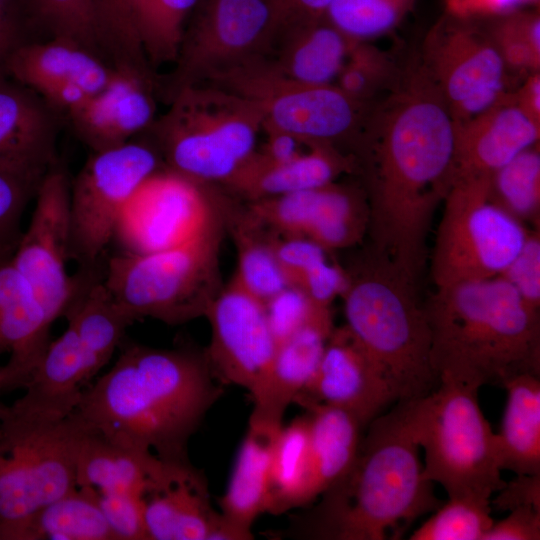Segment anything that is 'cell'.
Segmentation results:
<instances>
[{"label": "cell", "instance_id": "6da1fadb", "mask_svg": "<svg viewBox=\"0 0 540 540\" xmlns=\"http://www.w3.org/2000/svg\"><path fill=\"white\" fill-rule=\"evenodd\" d=\"M372 102L351 153L363 176L371 248L417 281L438 205L455 176L456 124L423 68Z\"/></svg>", "mask_w": 540, "mask_h": 540}, {"label": "cell", "instance_id": "7a4b0ae2", "mask_svg": "<svg viewBox=\"0 0 540 540\" xmlns=\"http://www.w3.org/2000/svg\"><path fill=\"white\" fill-rule=\"evenodd\" d=\"M220 384L204 352L129 343L70 415L118 446L189 463L188 442L223 393Z\"/></svg>", "mask_w": 540, "mask_h": 540}, {"label": "cell", "instance_id": "3957f363", "mask_svg": "<svg viewBox=\"0 0 540 540\" xmlns=\"http://www.w3.org/2000/svg\"><path fill=\"white\" fill-rule=\"evenodd\" d=\"M415 400V399H414ZM414 400L397 401L368 424L349 470L296 520L294 535L326 540L395 538L441 504L423 472Z\"/></svg>", "mask_w": 540, "mask_h": 540}, {"label": "cell", "instance_id": "277c9868", "mask_svg": "<svg viewBox=\"0 0 540 540\" xmlns=\"http://www.w3.org/2000/svg\"><path fill=\"white\" fill-rule=\"evenodd\" d=\"M424 307L438 378L480 388L540 375L539 310L501 275L438 288Z\"/></svg>", "mask_w": 540, "mask_h": 540}, {"label": "cell", "instance_id": "5b68a950", "mask_svg": "<svg viewBox=\"0 0 540 540\" xmlns=\"http://www.w3.org/2000/svg\"><path fill=\"white\" fill-rule=\"evenodd\" d=\"M345 273V326L381 370L397 401L433 392L439 378L417 281L371 247Z\"/></svg>", "mask_w": 540, "mask_h": 540}, {"label": "cell", "instance_id": "8992f818", "mask_svg": "<svg viewBox=\"0 0 540 540\" xmlns=\"http://www.w3.org/2000/svg\"><path fill=\"white\" fill-rule=\"evenodd\" d=\"M144 133L163 165L196 181L224 185L258 145L263 121L249 100L222 87L182 86Z\"/></svg>", "mask_w": 540, "mask_h": 540}, {"label": "cell", "instance_id": "52a82bcc", "mask_svg": "<svg viewBox=\"0 0 540 540\" xmlns=\"http://www.w3.org/2000/svg\"><path fill=\"white\" fill-rule=\"evenodd\" d=\"M223 211L203 232L179 245L151 252L123 250L107 259L103 282L133 322L152 318L177 325L205 316L220 291Z\"/></svg>", "mask_w": 540, "mask_h": 540}, {"label": "cell", "instance_id": "ba28073f", "mask_svg": "<svg viewBox=\"0 0 540 540\" xmlns=\"http://www.w3.org/2000/svg\"><path fill=\"white\" fill-rule=\"evenodd\" d=\"M83 434L71 415L49 418L0 403V540H15L38 510L77 487Z\"/></svg>", "mask_w": 540, "mask_h": 540}, {"label": "cell", "instance_id": "9c48e42d", "mask_svg": "<svg viewBox=\"0 0 540 540\" xmlns=\"http://www.w3.org/2000/svg\"><path fill=\"white\" fill-rule=\"evenodd\" d=\"M478 390L440 377L433 392L414 400L413 423L425 453L424 475L440 484L448 498L491 499L505 484L495 433L480 408Z\"/></svg>", "mask_w": 540, "mask_h": 540}, {"label": "cell", "instance_id": "30bf717a", "mask_svg": "<svg viewBox=\"0 0 540 540\" xmlns=\"http://www.w3.org/2000/svg\"><path fill=\"white\" fill-rule=\"evenodd\" d=\"M491 175L455 177L443 201L431 276L436 289L499 276L529 232L492 199Z\"/></svg>", "mask_w": 540, "mask_h": 540}, {"label": "cell", "instance_id": "8fae6325", "mask_svg": "<svg viewBox=\"0 0 540 540\" xmlns=\"http://www.w3.org/2000/svg\"><path fill=\"white\" fill-rule=\"evenodd\" d=\"M252 102L263 130L292 134L307 144L326 143L351 153L370 103L358 101L335 83L304 84L275 70L264 55L210 81ZM347 152V151H345Z\"/></svg>", "mask_w": 540, "mask_h": 540}, {"label": "cell", "instance_id": "7c38bea8", "mask_svg": "<svg viewBox=\"0 0 540 540\" xmlns=\"http://www.w3.org/2000/svg\"><path fill=\"white\" fill-rule=\"evenodd\" d=\"M163 166L146 137L92 152L70 186V259L80 272L97 271L129 200Z\"/></svg>", "mask_w": 540, "mask_h": 540}, {"label": "cell", "instance_id": "4fadbf2b", "mask_svg": "<svg viewBox=\"0 0 540 540\" xmlns=\"http://www.w3.org/2000/svg\"><path fill=\"white\" fill-rule=\"evenodd\" d=\"M271 33L266 0H197L161 94L167 100L182 86L206 83L266 54Z\"/></svg>", "mask_w": 540, "mask_h": 540}, {"label": "cell", "instance_id": "5bb4252c", "mask_svg": "<svg viewBox=\"0 0 540 540\" xmlns=\"http://www.w3.org/2000/svg\"><path fill=\"white\" fill-rule=\"evenodd\" d=\"M422 66L455 124L485 111L505 94V62L489 34L446 16L431 29Z\"/></svg>", "mask_w": 540, "mask_h": 540}, {"label": "cell", "instance_id": "9a60e30c", "mask_svg": "<svg viewBox=\"0 0 540 540\" xmlns=\"http://www.w3.org/2000/svg\"><path fill=\"white\" fill-rule=\"evenodd\" d=\"M214 185L161 167L129 200L115 237L120 236L125 250L132 252L162 250L190 240L223 211Z\"/></svg>", "mask_w": 540, "mask_h": 540}, {"label": "cell", "instance_id": "2e32d148", "mask_svg": "<svg viewBox=\"0 0 540 540\" xmlns=\"http://www.w3.org/2000/svg\"><path fill=\"white\" fill-rule=\"evenodd\" d=\"M70 186L68 174L57 160L38 186L29 224L12 256L51 323L65 314L76 287V279L66 268L70 259Z\"/></svg>", "mask_w": 540, "mask_h": 540}, {"label": "cell", "instance_id": "e0dca14e", "mask_svg": "<svg viewBox=\"0 0 540 540\" xmlns=\"http://www.w3.org/2000/svg\"><path fill=\"white\" fill-rule=\"evenodd\" d=\"M205 316L211 339L204 354L213 374L222 384L247 389L255 401L267 383L277 349L264 304L232 279Z\"/></svg>", "mask_w": 540, "mask_h": 540}, {"label": "cell", "instance_id": "ac0fdd59", "mask_svg": "<svg viewBox=\"0 0 540 540\" xmlns=\"http://www.w3.org/2000/svg\"><path fill=\"white\" fill-rule=\"evenodd\" d=\"M113 63L144 70L173 64L197 0H94Z\"/></svg>", "mask_w": 540, "mask_h": 540}, {"label": "cell", "instance_id": "d6986e66", "mask_svg": "<svg viewBox=\"0 0 540 540\" xmlns=\"http://www.w3.org/2000/svg\"><path fill=\"white\" fill-rule=\"evenodd\" d=\"M115 67L66 40L26 42L5 64L9 77L38 95L60 116H67L108 83Z\"/></svg>", "mask_w": 540, "mask_h": 540}, {"label": "cell", "instance_id": "ffe728a7", "mask_svg": "<svg viewBox=\"0 0 540 540\" xmlns=\"http://www.w3.org/2000/svg\"><path fill=\"white\" fill-rule=\"evenodd\" d=\"M394 401L385 376L344 325L333 329L316 375L294 403L342 409L364 428Z\"/></svg>", "mask_w": 540, "mask_h": 540}, {"label": "cell", "instance_id": "44dd1931", "mask_svg": "<svg viewBox=\"0 0 540 540\" xmlns=\"http://www.w3.org/2000/svg\"><path fill=\"white\" fill-rule=\"evenodd\" d=\"M157 75L115 67L103 89L66 117L92 152L123 145L144 134L156 119Z\"/></svg>", "mask_w": 540, "mask_h": 540}, {"label": "cell", "instance_id": "7402d4cb", "mask_svg": "<svg viewBox=\"0 0 540 540\" xmlns=\"http://www.w3.org/2000/svg\"><path fill=\"white\" fill-rule=\"evenodd\" d=\"M143 499L148 540H218L222 514L212 508L205 478L190 462L167 463Z\"/></svg>", "mask_w": 540, "mask_h": 540}, {"label": "cell", "instance_id": "603a6c76", "mask_svg": "<svg viewBox=\"0 0 540 540\" xmlns=\"http://www.w3.org/2000/svg\"><path fill=\"white\" fill-rule=\"evenodd\" d=\"M15 248L0 251V354H10L0 367V391L25 387L50 342L53 324L14 266Z\"/></svg>", "mask_w": 540, "mask_h": 540}, {"label": "cell", "instance_id": "cb8c5ba5", "mask_svg": "<svg viewBox=\"0 0 540 540\" xmlns=\"http://www.w3.org/2000/svg\"><path fill=\"white\" fill-rule=\"evenodd\" d=\"M540 125L504 94L494 105L456 124L455 177L492 175L515 156L535 146Z\"/></svg>", "mask_w": 540, "mask_h": 540}, {"label": "cell", "instance_id": "d4e9b609", "mask_svg": "<svg viewBox=\"0 0 540 540\" xmlns=\"http://www.w3.org/2000/svg\"><path fill=\"white\" fill-rule=\"evenodd\" d=\"M59 117L30 89L0 73V166L45 174L58 160Z\"/></svg>", "mask_w": 540, "mask_h": 540}, {"label": "cell", "instance_id": "484cf974", "mask_svg": "<svg viewBox=\"0 0 540 540\" xmlns=\"http://www.w3.org/2000/svg\"><path fill=\"white\" fill-rule=\"evenodd\" d=\"M357 172L355 157L334 145L311 143L292 160L272 163L255 151L223 186L254 201L323 187L344 173Z\"/></svg>", "mask_w": 540, "mask_h": 540}, {"label": "cell", "instance_id": "4316f807", "mask_svg": "<svg viewBox=\"0 0 540 540\" xmlns=\"http://www.w3.org/2000/svg\"><path fill=\"white\" fill-rule=\"evenodd\" d=\"M334 329L330 311L323 313L277 345L272 368L249 421L282 426L288 406L308 387Z\"/></svg>", "mask_w": 540, "mask_h": 540}, {"label": "cell", "instance_id": "83f0119b", "mask_svg": "<svg viewBox=\"0 0 540 540\" xmlns=\"http://www.w3.org/2000/svg\"><path fill=\"white\" fill-rule=\"evenodd\" d=\"M356 41L324 16L275 32L265 57L275 70L292 80L332 84Z\"/></svg>", "mask_w": 540, "mask_h": 540}, {"label": "cell", "instance_id": "f1b7e54d", "mask_svg": "<svg viewBox=\"0 0 540 540\" xmlns=\"http://www.w3.org/2000/svg\"><path fill=\"white\" fill-rule=\"evenodd\" d=\"M97 374L90 354L68 324L61 336L49 342L24 395L15 403L38 415L64 418L77 406L84 385Z\"/></svg>", "mask_w": 540, "mask_h": 540}, {"label": "cell", "instance_id": "f546056e", "mask_svg": "<svg viewBox=\"0 0 540 540\" xmlns=\"http://www.w3.org/2000/svg\"><path fill=\"white\" fill-rule=\"evenodd\" d=\"M281 427L249 421L229 484L219 501L224 519L250 539L253 523L266 513L273 447Z\"/></svg>", "mask_w": 540, "mask_h": 540}, {"label": "cell", "instance_id": "4dcf8cb0", "mask_svg": "<svg viewBox=\"0 0 540 540\" xmlns=\"http://www.w3.org/2000/svg\"><path fill=\"white\" fill-rule=\"evenodd\" d=\"M165 467L152 454L118 446L104 436L84 431L76 459V483L99 493L132 492L144 496Z\"/></svg>", "mask_w": 540, "mask_h": 540}, {"label": "cell", "instance_id": "1f68e13d", "mask_svg": "<svg viewBox=\"0 0 540 540\" xmlns=\"http://www.w3.org/2000/svg\"><path fill=\"white\" fill-rule=\"evenodd\" d=\"M501 429L495 434L501 470L540 474V379L524 373L508 380Z\"/></svg>", "mask_w": 540, "mask_h": 540}, {"label": "cell", "instance_id": "d6a6232c", "mask_svg": "<svg viewBox=\"0 0 540 540\" xmlns=\"http://www.w3.org/2000/svg\"><path fill=\"white\" fill-rule=\"evenodd\" d=\"M90 354L98 372L122 343L132 323L97 271L79 273L73 298L64 314Z\"/></svg>", "mask_w": 540, "mask_h": 540}, {"label": "cell", "instance_id": "836d02e7", "mask_svg": "<svg viewBox=\"0 0 540 540\" xmlns=\"http://www.w3.org/2000/svg\"><path fill=\"white\" fill-rule=\"evenodd\" d=\"M309 415L310 462L314 500L351 467L363 426L348 412L324 405L305 407Z\"/></svg>", "mask_w": 540, "mask_h": 540}, {"label": "cell", "instance_id": "e575fe53", "mask_svg": "<svg viewBox=\"0 0 540 540\" xmlns=\"http://www.w3.org/2000/svg\"><path fill=\"white\" fill-rule=\"evenodd\" d=\"M309 426L306 412L278 432L272 453L266 513L279 515L314 501Z\"/></svg>", "mask_w": 540, "mask_h": 540}, {"label": "cell", "instance_id": "d590c367", "mask_svg": "<svg viewBox=\"0 0 540 540\" xmlns=\"http://www.w3.org/2000/svg\"><path fill=\"white\" fill-rule=\"evenodd\" d=\"M15 540H115L97 491L77 486L38 510Z\"/></svg>", "mask_w": 540, "mask_h": 540}, {"label": "cell", "instance_id": "8d00e7d4", "mask_svg": "<svg viewBox=\"0 0 540 540\" xmlns=\"http://www.w3.org/2000/svg\"><path fill=\"white\" fill-rule=\"evenodd\" d=\"M369 207L363 187L332 182L319 188L305 237L324 250L352 246L368 233Z\"/></svg>", "mask_w": 540, "mask_h": 540}, {"label": "cell", "instance_id": "74e56055", "mask_svg": "<svg viewBox=\"0 0 540 540\" xmlns=\"http://www.w3.org/2000/svg\"><path fill=\"white\" fill-rule=\"evenodd\" d=\"M232 222L238 254V268L233 279L265 304L291 285L273 250L270 231L247 210Z\"/></svg>", "mask_w": 540, "mask_h": 540}, {"label": "cell", "instance_id": "f35d334b", "mask_svg": "<svg viewBox=\"0 0 540 540\" xmlns=\"http://www.w3.org/2000/svg\"><path fill=\"white\" fill-rule=\"evenodd\" d=\"M41 39L72 42L112 65L94 0H24Z\"/></svg>", "mask_w": 540, "mask_h": 540}, {"label": "cell", "instance_id": "ab89813d", "mask_svg": "<svg viewBox=\"0 0 540 540\" xmlns=\"http://www.w3.org/2000/svg\"><path fill=\"white\" fill-rule=\"evenodd\" d=\"M491 199L518 219L539 222L540 154L535 146L515 156L491 175Z\"/></svg>", "mask_w": 540, "mask_h": 540}, {"label": "cell", "instance_id": "60d3db41", "mask_svg": "<svg viewBox=\"0 0 540 540\" xmlns=\"http://www.w3.org/2000/svg\"><path fill=\"white\" fill-rule=\"evenodd\" d=\"M433 512L410 540H482L494 522L490 499L448 498Z\"/></svg>", "mask_w": 540, "mask_h": 540}, {"label": "cell", "instance_id": "b9f144b4", "mask_svg": "<svg viewBox=\"0 0 540 540\" xmlns=\"http://www.w3.org/2000/svg\"><path fill=\"white\" fill-rule=\"evenodd\" d=\"M416 0H333L327 18L357 41L383 35L395 28Z\"/></svg>", "mask_w": 540, "mask_h": 540}, {"label": "cell", "instance_id": "7bdbcfd3", "mask_svg": "<svg viewBox=\"0 0 540 540\" xmlns=\"http://www.w3.org/2000/svg\"><path fill=\"white\" fill-rule=\"evenodd\" d=\"M490 38L506 67L536 72L540 63V17L536 11L511 12L493 23Z\"/></svg>", "mask_w": 540, "mask_h": 540}, {"label": "cell", "instance_id": "ee69618b", "mask_svg": "<svg viewBox=\"0 0 540 540\" xmlns=\"http://www.w3.org/2000/svg\"><path fill=\"white\" fill-rule=\"evenodd\" d=\"M397 77L386 55L366 41H356L335 80V84L350 97L365 103Z\"/></svg>", "mask_w": 540, "mask_h": 540}, {"label": "cell", "instance_id": "f6af8a7d", "mask_svg": "<svg viewBox=\"0 0 540 540\" xmlns=\"http://www.w3.org/2000/svg\"><path fill=\"white\" fill-rule=\"evenodd\" d=\"M45 174L0 166V251L17 246L24 210Z\"/></svg>", "mask_w": 540, "mask_h": 540}, {"label": "cell", "instance_id": "bcb514c9", "mask_svg": "<svg viewBox=\"0 0 540 540\" xmlns=\"http://www.w3.org/2000/svg\"><path fill=\"white\" fill-rule=\"evenodd\" d=\"M265 312L277 345L330 308L315 305L298 286L290 285L269 299Z\"/></svg>", "mask_w": 540, "mask_h": 540}, {"label": "cell", "instance_id": "7dc6e473", "mask_svg": "<svg viewBox=\"0 0 540 540\" xmlns=\"http://www.w3.org/2000/svg\"><path fill=\"white\" fill-rule=\"evenodd\" d=\"M97 494L99 506L115 540H148L142 495L132 492Z\"/></svg>", "mask_w": 540, "mask_h": 540}, {"label": "cell", "instance_id": "c3c4849f", "mask_svg": "<svg viewBox=\"0 0 540 540\" xmlns=\"http://www.w3.org/2000/svg\"><path fill=\"white\" fill-rule=\"evenodd\" d=\"M270 234L275 255L291 285L299 287L312 269L327 260V251L307 237Z\"/></svg>", "mask_w": 540, "mask_h": 540}, {"label": "cell", "instance_id": "681fc988", "mask_svg": "<svg viewBox=\"0 0 540 540\" xmlns=\"http://www.w3.org/2000/svg\"><path fill=\"white\" fill-rule=\"evenodd\" d=\"M531 307L540 305L539 229L529 232L520 252L501 274Z\"/></svg>", "mask_w": 540, "mask_h": 540}, {"label": "cell", "instance_id": "f907efd6", "mask_svg": "<svg viewBox=\"0 0 540 540\" xmlns=\"http://www.w3.org/2000/svg\"><path fill=\"white\" fill-rule=\"evenodd\" d=\"M41 39L24 0H0V73L22 44Z\"/></svg>", "mask_w": 540, "mask_h": 540}, {"label": "cell", "instance_id": "816d5d0a", "mask_svg": "<svg viewBox=\"0 0 540 540\" xmlns=\"http://www.w3.org/2000/svg\"><path fill=\"white\" fill-rule=\"evenodd\" d=\"M540 510L518 507L498 522H493L482 540H539Z\"/></svg>", "mask_w": 540, "mask_h": 540}, {"label": "cell", "instance_id": "f5cc1de1", "mask_svg": "<svg viewBox=\"0 0 540 540\" xmlns=\"http://www.w3.org/2000/svg\"><path fill=\"white\" fill-rule=\"evenodd\" d=\"M266 1L271 13L272 37L275 32L287 26L326 16L333 0Z\"/></svg>", "mask_w": 540, "mask_h": 540}, {"label": "cell", "instance_id": "db71d44e", "mask_svg": "<svg viewBox=\"0 0 540 540\" xmlns=\"http://www.w3.org/2000/svg\"><path fill=\"white\" fill-rule=\"evenodd\" d=\"M497 492V497L490 499V505L498 511L518 507L540 510V474H518Z\"/></svg>", "mask_w": 540, "mask_h": 540}, {"label": "cell", "instance_id": "11a10c76", "mask_svg": "<svg viewBox=\"0 0 540 540\" xmlns=\"http://www.w3.org/2000/svg\"><path fill=\"white\" fill-rule=\"evenodd\" d=\"M518 105L537 124L540 125V76L534 72L518 93L514 94Z\"/></svg>", "mask_w": 540, "mask_h": 540}]
</instances>
